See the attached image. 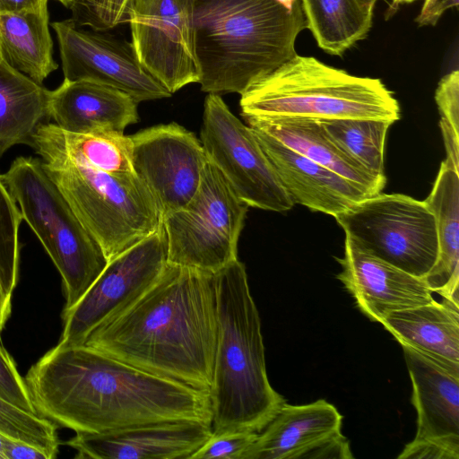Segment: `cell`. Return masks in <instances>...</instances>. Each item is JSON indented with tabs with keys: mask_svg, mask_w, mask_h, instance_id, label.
<instances>
[{
	"mask_svg": "<svg viewBox=\"0 0 459 459\" xmlns=\"http://www.w3.org/2000/svg\"><path fill=\"white\" fill-rule=\"evenodd\" d=\"M24 380L37 413L74 432L179 420L212 424L209 393L142 371L86 344H56Z\"/></svg>",
	"mask_w": 459,
	"mask_h": 459,
	"instance_id": "cell-1",
	"label": "cell"
},
{
	"mask_svg": "<svg viewBox=\"0 0 459 459\" xmlns=\"http://www.w3.org/2000/svg\"><path fill=\"white\" fill-rule=\"evenodd\" d=\"M217 340L216 273L168 264L141 298L83 344L210 394Z\"/></svg>",
	"mask_w": 459,
	"mask_h": 459,
	"instance_id": "cell-2",
	"label": "cell"
},
{
	"mask_svg": "<svg viewBox=\"0 0 459 459\" xmlns=\"http://www.w3.org/2000/svg\"><path fill=\"white\" fill-rule=\"evenodd\" d=\"M201 90L242 94L297 53L307 29L300 0H193Z\"/></svg>",
	"mask_w": 459,
	"mask_h": 459,
	"instance_id": "cell-3",
	"label": "cell"
},
{
	"mask_svg": "<svg viewBox=\"0 0 459 459\" xmlns=\"http://www.w3.org/2000/svg\"><path fill=\"white\" fill-rule=\"evenodd\" d=\"M218 340L210 392L212 429L260 432L285 399L271 385L258 310L238 259L216 272Z\"/></svg>",
	"mask_w": 459,
	"mask_h": 459,
	"instance_id": "cell-4",
	"label": "cell"
},
{
	"mask_svg": "<svg viewBox=\"0 0 459 459\" xmlns=\"http://www.w3.org/2000/svg\"><path fill=\"white\" fill-rule=\"evenodd\" d=\"M239 104L244 118H400L399 103L380 79L352 75L298 54L250 85Z\"/></svg>",
	"mask_w": 459,
	"mask_h": 459,
	"instance_id": "cell-5",
	"label": "cell"
},
{
	"mask_svg": "<svg viewBox=\"0 0 459 459\" xmlns=\"http://www.w3.org/2000/svg\"><path fill=\"white\" fill-rule=\"evenodd\" d=\"M31 147L108 261L160 227V207L134 172L108 173L93 169L36 131Z\"/></svg>",
	"mask_w": 459,
	"mask_h": 459,
	"instance_id": "cell-6",
	"label": "cell"
},
{
	"mask_svg": "<svg viewBox=\"0 0 459 459\" xmlns=\"http://www.w3.org/2000/svg\"><path fill=\"white\" fill-rule=\"evenodd\" d=\"M1 176L22 220L61 275L65 296L63 311H66L84 295L108 260L47 175L41 159L18 157Z\"/></svg>",
	"mask_w": 459,
	"mask_h": 459,
	"instance_id": "cell-7",
	"label": "cell"
},
{
	"mask_svg": "<svg viewBox=\"0 0 459 459\" xmlns=\"http://www.w3.org/2000/svg\"><path fill=\"white\" fill-rule=\"evenodd\" d=\"M248 205L207 159L190 201L162 216L168 264L216 273L237 260Z\"/></svg>",
	"mask_w": 459,
	"mask_h": 459,
	"instance_id": "cell-8",
	"label": "cell"
},
{
	"mask_svg": "<svg viewBox=\"0 0 459 459\" xmlns=\"http://www.w3.org/2000/svg\"><path fill=\"white\" fill-rule=\"evenodd\" d=\"M334 218L361 248L413 276L423 279L437 259L435 217L424 201L378 193Z\"/></svg>",
	"mask_w": 459,
	"mask_h": 459,
	"instance_id": "cell-9",
	"label": "cell"
},
{
	"mask_svg": "<svg viewBox=\"0 0 459 459\" xmlns=\"http://www.w3.org/2000/svg\"><path fill=\"white\" fill-rule=\"evenodd\" d=\"M200 141L207 159L248 207L282 212L295 205L252 129L219 94L205 98Z\"/></svg>",
	"mask_w": 459,
	"mask_h": 459,
	"instance_id": "cell-10",
	"label": "cell"
},
{
	"mask_svg": "<svg viewBox=\"0 0 459 459\" xmlns=\"http://www.w3.org/2000/svg\"><path fill=\"white\" fill-rule=\"evenodd\" d=\"M167 264V238L160 225L155 232L111 258L79 301L62 312L63 331L57 344H83L96 328L141 298Z\"/></svg>",
	"mask_w": 459,
	"mask_h": 459,
	"instance_id": "cell-11",
	"label": "cell"
},
{
	"mask_svg": "<svg viewBox=\"0 0 459 459\" xmlns=\"http://www.w3.org/2000/svg\"><path fill=\"white\" fill-rule=\"evenodd\" d=\"M127 22L138 61L171 94L198 82L193 0H132Z\"/></svg>",
	"mask_w": 459,
	"mask_h": 459,
	"instance_id": "cell-12",
	"label": "cell"
},
{
	"mask_svg": "<svg viewBox=\"0 0 459 459\" xmlns=\"http://www.w3.org/2000/svg\"><path fill=\"white\" fill-rule=\"evenodd\" d=\"M64 80L88 81L117 89L138 103L171 93L138 61L131 43L96 30H84L72 18L52 22Z\"/></svg>",
	"mask_w": 459,
	"mask_h": 459,
	"instance_id": "cell-13",
	"label": "cell"
},
{
	"mask_svg": "<svg viewBox=\"0 0 459 459\" xmlns=\"http://www.w3.org/2000/svg\"><path fill=\"white\" fill-rule=\"evenodd\" d=\"M130 136L134 171L153 195L162 216L184 207L196 192L207 161L201 141L174 122Z\"/></svg>",
	"mask_w": 459,
	"mask_h": 459,
	"instance_id": "cell-14",
	"label": "cell"
},
{
	"mask_svg": "<svg viewBox=\"0 0 459 459\" xmlns=\"http://www.w3.org/2000/svg\"><path fill=\"white\" fill-rule=\"evenodd\" d=\"M336 261L342 267L337 279L372 321L380 323L390 312L435 300L423 279L373 255L347 235L343 255Z\"/></svg>",
	"mask_w": 459,
	"mask_h": 459,
	"instance_id": "cell-15",
	"label": "cell"
},
{
	"mask_svg": "<svg viewBox=\"0 0 459 459\" xmlns=\"http://www.w3.org/2000/svg\"><path fill=\"white\" fill-rule=\"evenodd\" d=\"M65 442L75 458L190 459L212 435V424L179 420L146 424L108 433L75 432Z\"/></svg>",
	"mask_w": 459,
	"mask_h": 459,
	"instance_id": "cell-16",
	"label": "cell"
},
{
	"mask_svg": "<svg viewBox=\"0 0 459 459\" xmlns=\"http://www.w3.org/2000/svg\"><path fill=\"white\" fill-rule=\"evenodd\" d=\"M251 129L294 204L335 217L373 195L267 134Z\"/></svg>",
	"mask_w": 459,
	"mask_h": 459,
	"instance_id": "cell-17",
	"label": "cell"
},
{
	"mask_svg": "<svg viewBox=\"0 0 459 459\" xmlns=\"http://www.w3.org/2000/svg\"><path fill=\"white\" fill-rule=\"evenodd\" d=\"M342 416L320 399L304 405L284 403L242 459H311L316 450L342 434Z\"/></svg>",
	"mask_w": 459,
	"mask_h": 459,
	"instance_id": "cell-18",
	"label": "cell"
},
{
	"mask_svg": "<svg viewBox=\"0 0 459 459\" xmlns=\"http://www.w3.org/2000/svg\"><path fill=\"white\" fill-rule=\"evenodd\" d=\"M417 411L412 441L439 443L459 453V377L402 344Z\"/></svg>",
	"mask_w": 459,
	"mask_h": 459,
	"instance_id": "cell-19",
	"label": "cell"
},
{
	"mask_svg": "<svg viewBox=\"0 0 459 459\" xmlns=\"http://www.w3.org/2000/svg\"><path fill=\"white\" fill-rule=\"evenodd\" d=\"M137 104L117 89L88 81H67L49 91L48 117L60 129L76 134L124 133L138 122Z\"/></svg>",
	"mask_w": 459,
	"mask_h": 459,
	"instance_id": "cell-20",
	"label": "cell"
},
{
	"mask_svg": "<svg viewBox=\"0 0 459 459\" xmlns=\"http://www.w3.org/2000/svg\"><path fill=\"white\" fill-rule=\"evenodd\" d=\"M407 345L459 377V306L443 298L393 311L380 322Z\"/></svg>",
	"mask_w": 459,
	"mask_h": 459,
	"instance_id": "cell-21",
	"label": "cell"
},
{
	"mask_svg": "<svg viewBox=\"0 0 459 459\" xmlns=\"http://www.w3.org/2000/svg\"><path fill=\"white\" fill-rule=\"evenodd\" d=\"M248 126L262 131L313 161L366 188L381 193L386 178L377 177L344 153L330 139L318 120L297 117H245Z\"/></svg>",
	"mask_w": 459,
	"mask_h": 459,
	"instance_id": "cell-22",
	"label": "cell"
},
{
	"mask_svg": "<svg viewBox=\"0 0 459 459\" xmlns=\"http://www.w3.org/2000/svg\"><path fill=\"white\" fill-rule=\"evenodd\" d=\"M424 202L435 217L438 255L423 280L432 292L459 306V171L446 160Z\"/></svg>",
	"mask_w": 459,
	"mask_h": 459,
	"instance_id": "cell-23",
	"label": "cell"
},
{
	"mask_svg": "<svg viewBox=\"0 0 459 459\" xmlns=\"http://www.w3.org/2000/svg\"><path fill=\"white\" fill-rule=\"evenodd\" d=\"M0 52L13 68L39 84L56 70L48 5L0 13Z\"/></svg>",
	"mask_w": 459,
	"mask_h": 459,
	"instance_id": "cell-24",
	"label": "cell"
},
{
	"mask_svg": "<svg viewBox=\"0 0 459 459\" xmlns=\"http://www.w3.org/2000/svg\"><path fill=\"white\" fill-rule=\"evenodd\" d=\"M49 91L0 59V155L32 136L48 117Z\"/></svg>",
	"mask_w": 459,
	"mask_h": 459,
	"instance_id": "cell-25",
	"label": "cell"
},
{
	"mask_svg": "<svg viewBox=\"0 0 459 459\" xmlns=\"http://www.w3.org/2000/svg\"><path fill=\"white\" fill-rule=\"evenodd\" d=\"M308 29L325 52L342 56L365 39L372 27L373 12L358 0H300Z\"/></svg>",
	"mask_w": 459,
	"mask_h": 459,
	"instance_id": "cell-26",
	"label": "cell"
},
{
	"mask_svg": "<svg viewBox=\"0 0 459 459\" xmlns=\"http://www.w3.org/2000/svg\"><path fill=\"white\" fill-rule=\"evenodd\" d=\"M36 132L93 169L108 173L134 172L133 142L124 133L76 134L64 131L54 123L40 124Z\"/></svg>",
	"mask_w": 459,
	"mask_h": 459,
	"instance_id": "cell-27",
	"label": "cell"
},
{
	"mask_svg": "<svg viewBox=\"0 0 459 459\" xmlns=\"http://www.w3.org/2000/svg\"><path fill=\"white\" fill-rule=\"evenodd\" d=\"M330 139L370 173L385 178L384 151L390 126L387 120L339 118L318 120Z\"/></svg>",
	"mask_w": 459,
	"mask_h": 459,
	"instance_id": "cell-28",
	"label": "cell"
},
{
	"mask_svg": "<svg viewBox=\"0 0 459 459\" xmlns=\"http://www.w3.org/2000/svg\"><path fill=\"white\" fill-rule=\"evenodd\" d=\"M22 221L20 208L0 175V281L10 297L19 276Z\"/></svg>",
	"mask_w": 459,
	"mask_h": 459,
	"instance_id": "cell-29",
	"label": "cell"
},
{
	"mask_svg": "<svg viewBox=\"0 0 459 459\" xmlns=\"http://www.w3.org/2000/svg\"><path fill=\"white\" fill-rule=\"evenodd\" d=\"M56 429L50 420L23 411L0 397V433L4 436L36 446L55 458L59 446Z\"/></svg>",
	"mask_w": 459,
	"mask_h": 459,
	"instance_id": "cell-30",
	"label": "cell"
},
{
	"mask_svg": "<svg viewBox=\"0 0 459 459\" xmlns=\"http://www.w3.org/2000/svg\"><path fill=\"white\" fill-rule=\"evenodd\" d=\"M132 0H82L70 9L73 20L79 26L96 30L112 29L127 22Z\"/></svg>",
	"mask_w": 459,
	"mask_h": 459,
	"instance_id": "cell-31",
	"label": "cell"
},
{
	"mask_svg": "<svg viewBox=\"0 0 459 459\" xmlns=\"http://www.w3.org/2000/svg\"><path fill=\"white\" fill-rule=\"evenodd\" d=\"M258 432L235 430L212 437L190 459H242L247 449L256 439Z\"/></svg>",
	"mask_w": 459,
	"mask_h": 459,
	"instance_id": "cell-32",
	"label": "cell"
},
{
	"mask_svg": "<svg viewBox=\"0 0 459 459\" xmlns=\"http://www.w3.org/2000/svg\"><path fill=\"white\" fill-rule=\"evenodd\" d=\"M0 397L28 412L38 414L25 380L9 352L0 344Z\"/></svg>",
	"mask_w": 459,
	"mask_h": 459,
	"instance_id": "cell-33",
	"label": "cell"
},
{
	"mask_svg": "<svg viewBox=\"0 0 459 459\" xmlns=\"http://www.w3.org/2000/svg\"><path fill=\"white\" fill-rule=\"evenodd\" d=\"M440 120L459 133V71L457 69L441 78L435 92Z\"/></svg>",
	"mask_w": 459,
	"mask_h": 459,
	"instance_id": "cell-34",
	"label": "cell"
},
{
	"mask_svg": "<svg viewBox=\"0 0 459 459\" xmlns=\"http://www.w3.org/2000/svg\"><path fill=\"white\" fill-rule=\"evenodd\" d=\"M5 459H53L51 454L30 443L5 437L4 447Z\"/></svg>",
	"mask_w": 459,
	"mask_h": 459,
	"instance_id": "cell-35",
	"label": "cell"
},
{
	"mask_svg": "<svg viewBox=\"0 0 459 459\" xmlns=\"http://www.w3.org/2000/svg\"><path fill=\"white\" fill-rule=\"evenodd\" d=\"M421 10L415 19L419 26H434L446 11L457 7L459 0H423Z\"/></svg>",
	"mask_w": 459,
	"mask_h": 459,
	"instance_id": "cell-36",
	"label": "cell"
},
{
	"mask_svg": "<svg viewBox=\"0 0 459 459\" xmlns=\"http://www.w3.org/2000/svg\"><path fill=\"white\" fill-rule=\"evenodd\" d=\"M439 127L446 148V160L456 171H459V133L442 120L439 121Z\"/></svg>",
	"mask_w": 459,
	"mask_h": 459,
	"instance_id": "cell-37",
	"label": "cell"
},
{
	"mask_svg": "<svg viewBox=\"0 0 459 459\" xmlns=\"http://www.w3.org/2000/svg\"><path fill=\"white\" fill-rule=\"evenodd\" d=\"M48 0H0V13L32 11L48 5Z\"/></svg>",
	"mask_w": 459,
	"mask_h": 459,
	"instance_id": "cell-38",
	"label": "cell"
},
{
	"mask_svg": "<svg viewBox=\"0 0 459 459\" xmlns=\"http://www.w3.org/2000/svg\"><path fill=\"white\" fill-rule=\"evenodd\" d=\"M12 297L4 290L0 281V334L11 315Z\"/></svg>",
	"mask_w": 459,
	"mask_h": 459,
	"instance_id": "cell-39",
	"label": "cell"
},
{
	"mask_svg": "<svg viewBox=\"0 0 459 459\" xmlns=\"http://www.w3.org/2000/svg\"><path fill=\"white\" fill-rule=\"evenodd\" d=\"M359 3L368 11L373 12L374 7L377 0H358ZM391 4L394 2V0H390Z\"/></svg>",
	"mask_w": 459,
	"mask_h": 459,
	"instance_id": "cell-40",
	"label": "cell"
},
{
	"mask_svg": "<svg viewBox=\"0 0 459 459\" xmlns=\"http://www.w3.org/2000/svg\"><path fill=\"white\" fill-rule=\"evenodd\" d=\"M415 1H419V0H394V2L393 4H391L390 9L393 12H394L401 4H411Z\"/></svg>",
	"mask_w": 459,
	"mask_h": 459,
	"instance_id": "cell-41",
	"label": "cell"
},
{
	"mask_svg": "<svg viewBox=\"0 0 459 459\" xmlns=\"http://www.w3.org/2000/svg\"><path fill=\"white\" fill-rule=\"evenodd\" d=\"M5 437H6V436L0 433V459H5L4 453Z\"/></svg>",
	"mask_w": 459,
	"mask_h": 459,
	"instance_id": "cell-42",
	"label": "cell"
},
{
	"mask_svg": "<svg viewBox=\"0 0 459 459\" xmlns=\"http://www.w3.org/2000/svg\"><path fill=\"white\" fill-rule=\"evenodd\" d=\"M61 3L66 8H71L74 4L82 1V0H56Z\"/></svg>",
	"mask_w": 459,
	"mask_h": 459,
	"instance_id": "cell-43",
	"label": "cell"
},
{
	"mask_svg": "<svg viewBox=\"0 0 459 459\" xmlns=\"http://www.w3.org/2000/svg\"><path fill=\"white\" fill-rule=\"evenodd\" d=\"M1 58H2V56H1V52H0V59H1Z\"/></svg>",
	"mask_w": 459,
	"mask_h": 459,
	"instance_id": "cell-44",
	"label": "cell"
}]
</instances>
